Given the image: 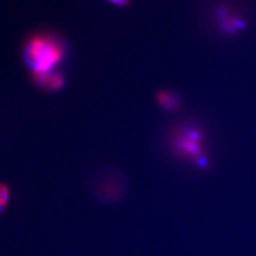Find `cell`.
Listing matches in <instances>:
<instances>
[{
    "mask_svg": "<svg viewBox=\"0 0 256 256\" xmlns=\"http://www.w3.org/2000/svg\"><path fill=\"white\" fill-rule=\"evenodd\" d=\"M63 57V46L52 37L36 36L26 43L25 60L32 75L52 74Z\"/></svg>",
    "mask_w": 256,
    "mask_h": 256,
    "instance_id": "1",
    "label": "cell"
},
{
    "mask_svg": "<svg viewBox=\"0 0 256 256\" xmlns=\"http://www.w3.org/2000/svg\"><path fill=\"white\" fill-rule=\"evenodd\" d=\"M174 151L183 158L198 165L200 168L207 167L206 151L200 131L194 128L180 130L174 138Z\"/></svg>",
    "mask_w": 256,
    "mask_h": 256,
    "instance_id": "2",
    "label": "cell"
},
{
    "mask_svg": "<svg viewBox=\"0 0 256 256\" xmlns=\"http://www.w3.org/2000/svg\"><path fill=\"white\" fill-rule=\"evenodd\" d=\"M32 76L37 84L46 88L50 92L59 90L64 86V78L60 74H36Z\"/></svg>",
    "mask_w": 256,
    "mask_h": 256,
    "instance_id": "3",
    "label": "cell"
},
{
    "mask_svg": "<svg viewBox=\"0 0 256 256\" xmlns=\"http://www.w3.org/2000/svg\"><path fill=\"white\" fill-rule=\"evenodd\" d=\"M158 102L165 110H174L178 106V101L174 96L168 92H160L156 97Z\"/></svg>",
    "mask_w": 256,
    "mask_h": 256,
    "instance_id": "4",
    "label": "cell"
},
{
    "mask_svg": "<svg viewBox=\"0 0 256 256\" xmlns=\"http://www.w3.org/2000/svg\"><path fill=\"white\" fill-rule=\"evenodd\" d=\"M10 202V190L5 182H0V203L4 206H8Z\"/></svg>",
    "mask_w": 256,
    "mask_h": 256,
    "instance_id": "5",
    "label": "cell"
},
{
    "mask_svg": "<svg viewBox=\"0 0 256 256\" xmlns=\"http://www.w3.org/2000/svg\"><path fill=\"white\" fill-rule=\"evenodd\" d=\"M110 1L118 6H126L129 3V0H110Z\"/></svg>",
    "mask_w": 256,
    "mask_h": 256,
    "instance_id": "6",
    "label": "cell"
},
{
    "mask_svg": "<svg viewBox=\"0 0 256 256\" xmlns=\"http://www.w3.org/2000/svg\"><path fill=\"white\" fill-rule=\"evenodd\" d=\"M6 208H7L6 206H4L3 204H1V203H0V216L4 214V212L6 210Z\"/></svg>",
    "mask_w": 256,
    "mask_h": 256,
    "instance_id": "7",
    "label": "cell"
}]
</instances>
